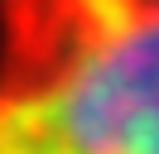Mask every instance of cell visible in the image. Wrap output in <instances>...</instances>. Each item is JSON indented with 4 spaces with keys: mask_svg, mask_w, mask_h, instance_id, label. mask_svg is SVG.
Wrapping results in <instances>:
<instances>
[{
    "mask_svg": "<svg viewBox=\"0 0 159 154\" xmlns=\"http://www.w3.org/2000/svg\"><path fill=\"white\" fill-rule=\"evenodd\" d=\"M0 154H159V0H0Z\"/></svg>",
    "mask_w": 159,
    "mask_h": 154,
    "instance_id": "1",
    "label": "cell"
}]
</instances>
